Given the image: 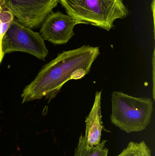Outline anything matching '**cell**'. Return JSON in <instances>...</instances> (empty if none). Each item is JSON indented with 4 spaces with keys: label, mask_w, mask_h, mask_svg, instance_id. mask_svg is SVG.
<instances>
[{
    "label": "cell",
    "mask_w": 155,
    "mask_h": 156,
    "mask_svg": "<svg viewBox=\"0 0 155 156\" xmlns=\"http://www.w3.org/2000/svg\"><path fill=\"white\" fill-rule=\"evenodd\" d=\"M99 48L83 45L63 51L43 67L35 79L23 91L22 103L45 97L54 98L70 80L82 79L89 74L94 61L100 55Z\"/></svg>",
    "instance_id": "cell-1"
},
{
    "label": "cell",
    "mask_w": 155,
    "mask_h": 156,
    "mask_svg": "<svg viewBox=\"0 0 155 156\" xmlns=\"http://www.w3.org/2000/svg\"><path fill=\"white\" fill-rule=\"evenodd\" d=\"M59 2L77 24H91L108 31L114 27L116 20L125 18L129 13L123 0H59Z\"/></svg>",
    "instance_id": "cell-2"
},
{
    "label": "cell",
    "mask_w": 155,
    "mask_h": 156,
    "mask_svg": "<svg viewBox=\"0 0 155 156\" xmlns=\"http://www.w3.org/2000/svg\"><path fill=\"white\" fill-rule=\"evenodd\" d=\"M111 122L127 133L141 132L150 123L153 102L147 97H136L120 91L112 94Z\"/></svg>",
    "instance_id": "cell-3"
},
{
    "label": "cell",
    "mask_w": 155,
    "mask_h": 156,
    "mask_svg": "<svg viewBox=\"0 0 155 156\" xmlns=\"http://www.w3.org/2000/svg\"><path fill=\"white\" fill-rule=\"evenodd\" d=\"M2 46L4 55L21 51L44 60L48 54L41 34L21 24L15 18L2 38Z\"/></svg>",
    "instance_id": "cell-4"
},
{
    "label": "cell",
    "mask_w": 155,
    "mask_h": 156,
    "mask_svg": "<svg viewBox=\"0 0 155 156\" xmlns=\"http://www.w3.org/2000/svg\"><path fill=\"white\" fill-rule=\"evenodd\" d=\"M59 0H0L2 8L10 11L17 22L28 28L39 27L57 6Z\"/></svg>",
    "instance_id": "cell-5"
},
{
    "label": "cell",
    "mask_w": 155,
    "mask_h": 156,
    "mask_svg": "<svg viewBox=\"0 0 155 156\" xmlns=\"http://www.w3.org/2000/svg\"><path fill=\"white\" fill-rule=\"evenodd\" d=\"M75 20L61 12H51L41 25L40 34L44 40L54 45L66 44L74 35Z\"/></svg>",
    "instance_id": "cell-6"
},
{
    "label": "cell",
    "mask_w": 155,
    "mask_h": 156,
    "mask_svg": "<svg viewBox=\"0 0 155 156\" xmlns=\"http://www.w3.org/2000/svg\"><path fill=\"white\" fill-rule=\"evenodd\" d=\"M101 95L102 91L96 92L92 110L86 118L85 138L87 144L91 146L100 144L103 129L108 132L105 129L102 122Z\"/></svg>",
    "instance_id": "cell-7"
},
{
    "label": "cell",
    "mask_w": 155,
    "mask_h": 156,
    "mask_svg": "<svg viewBox=\"0 0 155 156\" xmlns=\"http://www.w3.org/2000/svg\"><path fill=\"white\" fill-rule=\"evenodd\" d=\"M106 141L103 140L94 146L87 144L84 136L81 135L74 156H108V149L105 147Z\"/></svg>",
    "instance_id": "cell-8"
},
{
    "label": "cell",
    "mask_w": 155,
    "mask_h": 156,
    "mask_svg": "<svg viewBox=\"0 0 155 156\" xmlns=\"http://www.w3.org/2000/svg\"><path fill=\"white\" fill-rule=\"evenodd\" d=\"M116 156H152V152L144 141L131 142L126 147Z\"/></svg>",
    "instance_id": "cell-9"
},
{
    "label": "cell",
    "mask_w": 155,
    "mask_h": 156,
    "mask_svg": "<svg viewBox=\"0 0 155 156\" xmlns=\"http://www.w3.org/2000/svg\"><path fill=\"white\" fill-rule=\"evenodd\" d=\"M2 8L0 12V38L2 40L4 35L14 19V16L7 9Z\"/></svg>",
    "instance_id": "cell-10"
},
{
    "label": "cell",
    "mask_w": 155,
    "mask_h": 156,
    "mask_svg": "<svg viewBox=\"0 0 155 156\" xmlns=\"http://www.w3.org/2000/svg\"><path fill=\"white\" fill-rule=\"evenodd\" d=\"M2 39L0 38V64L2 63V60L5 55L3 53L2 49Z\"/></svg>",
    "instance_id": "cell-11"
}]
</instances>
